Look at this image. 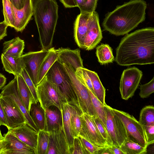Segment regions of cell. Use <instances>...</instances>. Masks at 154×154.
Masks as SVG:
<instances>
[{
    "mask_svg": "<svg viewBox=\"0 0 154 154\" xmlns=\"http://www.w3.org/2000/svg\"><path fill=\"white\" fill-rule=\"evenodd\" d=\"M114 60L121 66L154 63V27L139 29L126 34L116 49Z\"/></svg>",
    "mask_w": 154,
    "mask_h": 154,
    "instance_id": "6da1fadb",
    "label": "cell"
},
{
    "mask_svg": "<svg viewBox=\"0 0 154 154\" xmlns=\"http://www.w3.org/2000/svg\"><path fill=\"white\" fill-rule=\"evenodd\" d=\"M147 6L143 0H131L117 6L106 14L103 27L116 35H126L145 20Z\"/></svg>",
    "mask_w": 154,
    "mask_h": 154,
    "instance_id": "7a4b0ae2",
    "label": "cell"
},
{
    "mask_svg": "<svg viewBox=\"0 0 154 154\" xmlns=\"http://www.w3.org/2000/svg\"><path fill=\"white\" fill-rule=\"evenodd\" d=\"M58 9L55 0H35L33 2V15L42 50L52 48L58 17Z\"/></svg>",
    "mask_w": 154,
    "mask_h": 154,
    "instance_id": "3957f363",
    "label": "cell"
},
{
    "mask_svg": "<svg viewBox=\"0 0 154 154\" xmlns=\"http://www.w3.org/2000/svg\"><path fill=\"white\" fill-rule=\"evenodd\" d=\"M45 76L56 87L65 103L75 106L81 111L71 80L62 64L57 60Z\"/></svg>",
    "mask_w": 154,
    "mask_h": 154,
    "instance_id": "277c9868",
    "label": "cell"
},
{
    "mask_svg": "<svg viewBox=\"0 0 154 154\" xmlns=\"http://www.w3.org/2000/svg\"><path fill=\"white\" fill-rule=\"evenodd\" d=\"M61 64L71 80L81 112L91 116H97L88 90L76 75L75 70L68 64Z\"/></svg>",
    "mask_w": 154,
    "mask_h": 154,
    "instance_id": "5b68a950",
    "label": "cell"
},
{
    "mask_svg": "<svg viewBox=\"0 0 154 154\" xmlns=\"http://www.w3.org/2000/svg\"><path fill=\"white\" fill-rule=\"evenodd\" d=\"M112 109L124 124L128 138L143 147L147 148V143L144 128L139 121L133 116L127 112L112 108Z\"/></svg>",
    "mask_w": 154,
    "mask_h": 154,
    "instance_id": "8992f818",
    "label": "cell"
},
{
    "mask_svg": "<svg viewBox=\"0 0 154 154\" xmlns=\"http://www.w3.org/2000/svg\"><path fill=\"white\" fill-rule=\"evenodd\" d=\"M38 99L45 110L51 106L57 107L60 111L65 103L56 87L45 76L36 87Z\"/></svg>",
    "mask_w": 154,
    "mask_h": 154,
    "instance_id": "52a82bcc",
    "label": "cell"
},
{
    "mask_svg": "<svg viewBox=\"0 0 154 154\" xmlns=\"http://www.w3.org/2000/svg\"><path fill=\"white\" fill-rule=\"evenodd\" d=\"M106 114V127L112 145L119 148L128 135L124 124L113 112L112 107L106 104L104 105Z\"/></svg>",
    "mask_w": 154,
    "mask_h": 154,
    "instance_id": "ba28073f",
    "label": "cell"
},
{
    "mask_svg": "<svg viewBox=\"0 0 154 154\" xmlns=\"http://www.w3.org/2000/svg\"><path fill=\"white\" fill-rule=\"evenodd\" d=\"M142 75V71L135 67L128 68L123 71L119 87L121 97L123 100H128L133 96Z\"/></svg>",
    "mask_w": 154,
    "mask_h": 154,
    "instance_id": "9c48e42d",
    "label": "cell"
},
{
    "mask_svg": "<svg viewBox=\"0 0 154 154\" xmlns=\"http://www.w3.org/2000/svg\"><path fill=\"white\" fill-rule=\"evenodd\" d=\"M0 98L8 130L16 128L26 123L23 113L11 98L0 94Z\"/></svg>",
    "mask_w": 154,
    "mask_h": 154,
    "instance_id": "30bf717a",
    "label": "cell"
},
{
    "mask_svg": "<svg viewBox=\"0 0 154 154\" xmlns=\"http://www.w3.org/2000/svg\"><path fill=\"white\" fill-rule=\"evenodd\" d=\"M81 118L82 127L79 135L98 147L109 146L97 128L91 116L83 113L81 115Z\"/></svg>",
    "mask_w": 154,
    "mask_h": 154,
    "instance_id": "8fae6325",
    "label": "cell"
},
{
    "mask_svg": "<svg viewBox=\"0 0 154 154\" xmlns=\"http://www.w3.org/2000/svg\"><path fill=\"white\" fill-rule=\"evenodd\" d=\"M2 90L0 94L11 98L23 113L26 123L35 130L38 132V129L32 120L20 97L19 92L17 76H15L14 78L5 86Z\"/></svg>",
    "mask_w": 154,
    "mask_h": 154,
    "instance_id": "7c38bea8",
    "label": "cell"
},
{
    "mask_svg": "<svg viewBox=\"0 0 154 154\" xmlns=\"http://www.w3.org/2000/svg\"><path fill=\"white\" fill-rule=\"evenodd\" d=\"M49 51V49L31 51L21 56L25 64V68L36 87L38 85L37 76L39 69Z\"/></svg>",
    "mask_w": 154,
    "mask_h": 154,
    "instance_id": "4fadbf2b",
    "label": "cell"
},
{
    "mask_svg": "<svg viewBox=\"0 0 154 154\" xmlns=\"http://www.w3.org/2000/svg\"><path fill=\"white\" fill-rule=\"evenodd\" d=\"M98 14L95 11L93 16L84 42V49L90 50L94 48L102 38Z\"/></svg>",
    "mask_w": 154,
    "mask_h": 154,
    "instance_id": "5bb4252c",
    "label": "cell"
},
{
    "mask_svg": "<svg viewBox=\"0 0 154 154\" xmlns=\"http://www.w3.org/2000/svg\"><path fill=\"white\" fill-rule=\"evenodd\" d=\"M93 13H80L75 21L74 39L80 48L84 49V42L92 18Z\"/></svg>",
    "mask_w": 154,
    "mask_h": 154,
    "instance_id": "9a60e30c",
    "label": "cell"
},
{
    "mask_svg": "<svg viewBox=\"0 0 154 154\" xmlns=\"http://www.w3.org/2000/svg\"><path fill=\"white\" fill-rule=\"evenodd\" d=\"M12 6L15 20L13 28L16 31L22 32L33 15V0H27L25 5L20 9H17Z\"/></svg>",
    "mask_w": 154,
    "mask_h": 154,
    "instance_id": "2e32d148",
    "label": "cell"
},
{
    "mask_svg": "<svg viewBox=\"0 0 154 154\" xmlns=\"http://www.w3.org/2000/svg\"><path fill=\"white\" fill-rule=\"evenodd\" d=\"M7 154H35V149L22 141L9 131L3 135Z\"/></svg>",
    "mask_w": 154,
    "mask_h": 154,
    "instance_id": "e0dca14e",
    "label": "cell"
},
{
    "mask_svg": "<svg viewBox=\"0 0 154 154\" xmlns=\"http://www.w3.org/2000/svg\"><path fill=\"white\" fill-rule=\"evenodd\" d=\"M8 131L24 143L36 149L38 132L26 123L16 128L10 129Z\"/></svg>",
    "mask_w": 154,
    "mask_h": 154,
    "instance_id": "ac0fdd59",
    "label": "cell"
},
{
    "mask_svg": "<svg viewBox=\"0 0 154 154\" xmlns=\"http://www.w3.org/2000/svg\"><path fill=\"white\" fill-rule=\"evenodd\" d=\"M59 49L57 60L60 63L68 64L75 71L79 67H84L79 49L72 50L61 48Z\"/></svg>",
    "mask_w": 154,
    "mask_h": 154,
    "instance_id": "d6986e66",
    "label": "cell"
},
{
    "mask_svg": "<svg viewBox=\"0 0 154 154\" xmlns=\"http://www.w3.org/2000/svg\"><path fill=\"white\" fill-rule=\"evenodd\" d=\"M1 59L5 70L14 76L20 75L25 68L24 61L21 57L2 53Z\"/></svg>",
    "mask_w": 154,
    "mask_h": 154,
    "instance_id": "ffe728a7",
    "label": "cell"
},
{
    "mask_svg": "<svg viewBox=\"0 0 154 154\" xmlns=\"http://www.w3.org/2000/svg\"><path fill=\"white\" fill-rule=\"evenodd\" d=\"M45 119L44 130L51 131L62 127L61 111L57 107L51 106L45 109Z\"/></svg>",
    "mask_w": 154,
    "mask_h": 154,
    "instance_id": "44dd1931",
    "label": "cell"
},
{
    "mask_svg": "<svg viewBox=\"0 0 154 154\" xmlns=\"http://www.w3.org/2000/svg\"><path fill=\"white\" fill-rule=\"evenodd\" d=\"M74 106L68 103H64L61 110L62 127L69 145L71 154L74 137L71 129L70 119Z\"/></svg>",
    "mask_w": 154,
    "mask_h": 154,
    "instance_id": "7402d4cb",
    "label": "cell"
},
{
    "mask_svg": "<svg viewBox=\"0 0 154 154\" xmlns=\"http://www.w3.org/2000/svg\"><path fill=\"white\" fill-rule=\"evenodd\" d=\"M57 154H71L63 127L49 132Z\"/></svg>",
    "mask_w": 154,
    "mask_h": 154,
    "instance_id": "603a6c76",
    "label": "cell"
},
{
    "mask_svg": "<svg viewBox=\"0 0 154 154\" xmlns=\"http://www.w3.org/2000/svg\"><path fill=\"white\" fill-rule=\"evenodd\" d=\"M59 48L56 49L51 48L42 63L38 69L37 76V84H38L45 76L47 73L57 60Z\"/></svg>",
    "mask_w": 154,
    "mask_h": 154,
    "instance_id": "cb8c5ba5",
    "label": "cell"
},
{
    "mask_svg": "<svg viewBox=\"0 0 154 154\" xmlns=\"http://www.w3.org/2000/svg\"><path fill=\"white\" fill-rule=\"evenodd\" d=\"M24 41L19 37L5 41L3 44V53L20 57L24 48Z\"/></svg>",
    "mask_w": 154,
    "mask_h": 154,
    "instance_id": "d4e9b609",
    "label": "cell"
},
{
    "mask_svg": "<svg viewBox=\"0 0 154 154\" xmlns=\"http://www.w3.org/2000/svg\"><path fill=\"white\" fill-rule=\"evenodd\" d=\"M17 77L20 94L27 110L29 113L32 103L36 102L22 76L19 75Z\"/></svg>",
    "mask_w": 154,
    "mask_h": 154,
    "instance_id": "484cf974",
    "label": "cell"
},
{
    "mask_svg": "<svg viewBox=\"0 0 154 154\" xmlns=\"http://www.w3.org/2000/svg\"><path fill=\"white\" fill-rule=\"evenodd\" d=\"M86 70L91 79L94 94L102 104L106 105V90L98 75L96 72L86 68Z\"/></svg>",
    "mask_w": 154,
    "mask_h": 154,
    "instance_id": "4316f807",
    "label": "cell"
},
{
    "mask_svg": "<svg viewBox=\"0 0 154 154\" xmlns=\"http://www.w3.org/2000/svg\"><path fill=\"white\" fill-rule=\"evenodd\" d=\"M29 113L32 120L39 130H44L45 112L39 101L32 103Z\"/></svg>",
    "mask_w": 154,
    "mask_h": 154,
    "instance_id": "83f0119b",
    "label": "cell"
},
{
    "mask_svg": "<svg viewBox=\"0 0 154 154\" xmlns=\"http://www.w3.org/2000/svg\"><path fill=\"white\" fill-rule=\"evenodd\" d=\"M96 49V55L100 64L112 63L114 61L112 49L109 45L101 44L97 47Z\"/></svg>",
    "mask_w": 154,
    "mask_h": 154,
    "instance_id": "f1b7e54d",
    "label": "cell"
},
{
    "mask_svg": "<svg viewBox=\"0 0 154 154\" xmlns=\"http://www.w3.org/2000/svg\"><path fill=\"white\" fill-rule=\"evenodd\" d=\"M124 154L146 153L147 148L143 147L127 138L119 147Z\"/></svg>",
    "mask_w": 154,
    "mask_h": 154,
    "instance_id": "f546056e",
    "label": "cell"
},
{
    "mask_svg": "<svg viewBox=\"0 0 154 154\" xmlns=\"http://www.w3.org/2000/svg\"><path fill=\"white\" fill-rule=\"evenodd\" d=\"M50 137L49 131L44 130H39L35 154H46Z\"/></svg>",
    "mask_w": 154,
    "mask_h": 154,
    "instance_id": "4dcf8cb0",
    "label": "cell"
},
{
    "mask_svg": "<svg viewBox=\"0 0 154 154\" xmlns=\"http://www.w3.org/2000/svg\"><path fill=\"white\" fill-rule=\"evenodd\" d=\"M82 113L79 109L74 106L70 119L71 129L74 138L78 137L81 131Z\"/></svg>",
    "mask_w": 154,
    "mask_h": 154,
    "instance_id": "1f68e13d",
    "label": "cell"
},
{
    "mask_svg": "<svg viewBox=\"0 0 154 154\" xmlns=\"http://www.w3.org/2000/svg\"><path fill=\"white\" fill-rule=\"evenodd\" d=\"M139 122L143 126L154 124L153 106H146L142 109L140 112Z\"/></svg>",
    "mask_w": 154,
    "mask_h": 154,
    "instance_id": "d6a6232c",
    "label": "cell"
},
{
    "mask_svg": "<svg viewBox=\"0 0 154 154\" xmlns=\"http://www.w3.org/2000/svg\"><path fill=\"white\" fill-rule=\"evenodd\" d=\"M86 87L89 92L95 112L97 116L106 127V114L104 105L100 101L91 91L87 86Z\"/></svg>",
    "mask_w": 154,
    "mask_h": 154,
    "instance_id": "836d02e7",
    "label": "cell"
},
{
    "mask_svg": "<svg viewBox=\"0 0 154 154\" xmlns=\"http://www.w3.org/2000/svg\"><path fill=\"white\" fill-rule=\"evenodd\" d=\"M4 21L8 26L13 28L14 24V16L12 6L9 0H2Z\"/></svg>",
    "mask_w": 154,
    "mask_h": 154,
    "instance_id": "e575fe53",
    "label": "cell"
},
{
    "mask_svg": "<svg viewBox=\"0 0 154 154\" xmlns=\"http://www.w3.org/2000/svg\"><path fill=\"white\" fill-rule=\"evenodd\" d=\"M92 119L100 134L108 146L112 145L106 127L97 116H91Z\"/></svg>",
    "mask_w": 154,
    "mask_h": 154,
    "instance_id": "d590c367",
    "label": "cell"
},
{
    "mask_svg": "<svg viewBox=\"0 0 154 154\" xmlns=\"http://www.w3.org/2000/svg\"><path fill=\"white\" fill-rule=\"evenodd\" d=\"M78 137L84 146L87 154H101L102 151L106 147H98L93 144L83 137L79 135Z\"/></svg>",
    "mask_w": 154,
    "mask_h": 154,
    "instance_id": "8d00e7d4",
    "label": "cell"
},
{
    "mask_svg": "<svg viewBox=\"0 0 154 154\" xmlns=\"http://www.w3.org/2000/svg\"><path fill=\"white\" fill-rule=\"evenodd\" d=\"M75 73L82 82L94 93L91 80L86 71V68L84 67H79L76 69Z\"/></svg>",
    "mask_w": 154,
    "mask_h": 154,
    "instance_id": "74e56055",
    "label": "cell"
},
{
    "mask_svg": "<svg viewBox=\"0 0 154 154\" xmlns=\"http://www.w3.org/2000/svg\"><path fill=\"white\" fill-rule=\"evenodd\" d=\"M154 78L149 82L140 85L139 96L142 98L149 97L154 92Z\"/></svg>",
    "mask_w": 154,
    "mask_h": 154,
    "instance_id": "f35d334b",
    "label": "cell"
},
{
    "mask_svg": "<svg viewBox=\"0 0 154 154\" xmlns=\"http://www.w3.org/2000/svg\"><path fill=\"white\" fill-rule=\"evenodd\" d=\"M20 75L23 77L29 88L35 102L38 101L37 95L36 87L27 74L25 68L23 69Z\"/></svg>",
    "mask_w": 154,
    "mask_h": 154,
    "instance_id": "ab89813d",
    "label": "cell"
},
{
    "mask_svg": "<svg viewBox=\"0 0 154 154\" xmlns=\"http://www.w3.org/2000/svg\"><path fill=\"white\" fill-rule=\"evenodd\" d=\"M97 0H75L77 7L80 9L81 13L85 12L96 4Z\"/></svg>",
    "mask_w": 154,
    "mask_h": 154,
    "instance_id": "60d3db41",
    "label": "cell"
},
{
    "mask_svg": "<svg viewBox=\"0 0 154 154\" xmlns=\"http://www.w3.org/2000/svg\"><path fill=\"white\" fill-rule=\"evenodd\" d=\"M71 154H87L84 146L78 137L74 138Z\"/></svg>",
    "mask_w": 154,
    "mask_h": 154,
    "instance_id": "b9f144b4",
    "label": "cell"
},
{
    "mask_svg": "<svg viewBox=\"0 0 154 154\" xmlns=\"http://www.w3.org/2000/svg\"><path fill=\"white\" fill-rule=\"evenodd\" d=\"M143 126L145 134L147 145L154 143V124Z\"/></svg>",
    "mask_w": 154,
    "mask_h": 154,
    "instance_id": "7bdbcfd3",
    "label": "cell"
},
{
    "mask_svg": "<svg viewBox=\"0 0 154 154\" xmlns=\"http://www.w3.org/2000/svg\"><path fill=\"white\" fill-rule=\"evenodd\" d=\"M27 0H9L12 5L19 9L22 8L26 5Z\"/></svg>",
    "mask_w": 154,
    "mask_h": 154,
    "instance_id": "ee69618b",
    "label": "cell"
},
{
    "mask_svg": "<svg viewBox=\"0 0 154 154\" xmlns=\"http://www.w3.org/2000/svg\"><path fill=\"white\" fill-rule=\"evenodd\" d=\"M46 154H57V151L53 140L50 136Z\"/></svg>",
    "mask_w": 154,
    "mask_h": 154,
    "instance_id": "f6af8a7d",
    "label": "cell"
},
{
    "mask_svg": "<svg viewBox=\"0 0 154 154\" xmlns=\"http://www.w3.org/2000/svg\"><path fill=\"white\" fill-rule=\"evenodd\" d=\"M8 26L4 21L0 23V41L7 35V29Z\"/></svg>",
    "mask_w": 154,
    "mask_h": 154,
    "instance_id": "bcb514c9",
    "label": "cell"
},
{
    "mask_svg": "<svg viewBox=\"0 0 154 154\" xmlns=\"http://www.w3.org/2000/svg\"><path fill=\"white\" fill-rule=\"evenodd\" d=\"M0 125L5 126L7 128L8 126L6 119L5 114L0 98Z\"/></svg>",
    "mask_w": 154,
    "mask_h": 154,
    "instance_id": "7dc6e473",
    "label": "cell"
},
{
    "mask_svg": "<svg viewBox=\"0 0 154 154\" xmlns=\"http://www.w3.org/2000/svg\"><path fill=\"white\" fill-rule=\"evenodd\" d=\"M61 2L66 8L77 7L75 0H60Z\"/></svg>",
    "mask_w": 154,
    "mask_h": 154,
    "instance_id": "c3c4849f",
    "label": "cell"
},
{
    "mask_svg": "<svg viewBox=\"0 0 154 154\" xmlns=\"http://www.w3.org/2000/svg\"><path fill=\"white\" fill-rule=\"evenodd\" d=\"M111 154H124L119 148L113 145L107 146Z\"/></svg>",
    "mask_w": 154,
    "mask_h": 154,
    "instance_id": "681fc988",
    "label": "cell"
},
{
    "mask_svg": "<svg viewBox=\"0 0 154 154\" xmlns=\"http://www.w3.org/2000/svg\"><path fill=\"white\" fill-rule=\"evenodd\" d=\"M7 142L4 139L0 140V154H7Z\"/></svg>",
    "mask_w": 154,
    "mask_h": 154,
    "instance_id": "f907efd6",
    "label": "cell"
},
{
    "mask_svg": "<svg viewBox=\"0 0 154 154\" xmlns=\"http://www.w3.org/2000/svg\"><path fill=\"white\" fill-rule=\"evenodd\" d=\"M6 82L5 76L0 73V90L5 86Z\"/></svg>",
    "mask_w": 154,
    "mask_h": 154,
    "instance_id": "816d5d0a",
    "label": "cell"
},
{
    "mask_svg": "<svg viewBox=\"0 0 154 154\" xmlns=\"http://www.w3.org/2000/svg\"><path fill=\"white\" fill-rule=\"evenodd\" d=\"M101 154H111L110 151L107 149V146L102 151Z\"/></svg>",
    "mask_w": 154,
    "mask_h": 154,
    "instance_id": "f5cc1de1",
    "label": "cell"
},
{
    "mask_svg": "<svg viewBox=\"0 0 154 154\" xmlns=\"http://www.w3.org/2000/svg\"><path fill=\"white\" fill-rule=\"evenodd\" d=\"M0 126L1 125H0ZM4 139V136H2V135L1 133V131L0 130V140H2Z\"/></svg>",
    "mask_w": 154,
    "mask_h": 154,
    "instance_id": "db71d44e",
    "label": "cell"
}]
</instances>
